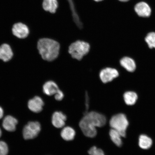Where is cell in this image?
Returning <instances> with one entry per match:
<instances>
[{
    "instance_id": "6da1fadb",
    "label": "cell",
    "mask_w": 155,
    "mask_h": 155,
    "mask_svg": "<svg viewBox=\"0 0 155 155\" xmlns=\"http://www.w3.org/2000/svg\"><path fill=\"white\" fill-rule=\"evenodd\" d=\"M106 118L103 114L96 111L88 112L79 123L81 130L86 136L93 138L97 134V127H102L106 123Z\"/></svg>"
},
{
    "instance_id": "7a4b0ae2",
    "label": "cell",
    "mask_w": 155,
    "mask_h": 155,
    "mask_svg": "<svg viewBox=\"0 0 155 155\" xmlns=\"http://www.w3.org/2000/svg\"><path fill=\"white\" fill-rule=\"evenodd\" d=\"M37 48L42 59L52 61L57 59L59 55L60 45L52 39L42 38L38 41Z\"/></svg>"
},
{
    "instance_id": "3957f363",
    "label": "cell",
    "mask_w": 155,
    "mask_h": 155,
    "mask_svg": "<svg viewBox=\"0 0 155 155\" xmlns=\"http://www.w3.org/2000/svg\"><path fill=\"white\" fill-rule=\"evenodd\" d=\"M90 45L88 42L78 40L69 46L68 52L74 59L81 61L90 51Z\"/></svg>"
},
{
    "instance_id": "277c9868",
    "label": "cell",
    "mask_w": 155,
    "mask_h": 155,
    "mask_svg": "<svg viewBox=\"0 0 155 155\" xmlns=\"http://www.w3.org/2000/svg\"><path fill=\"white\" fill-rule=\"evenodd\" d=\"M110 125L112 129L119 132L122 137L126 136L129 122L124 114H119L112 116L110 120Z\"/></svg>"
},
{
    "instance_id": "5b68a950",
    "label": "cell",
    "mask_w": 155,
    "mask_h": 155,
    "mask_svg": "<svg viewBox=\"0 0 155 155\" xmlns=\"http://www.w3.org/2000/svg\"><path fill=\"white\" fill-rule=\"evenodd\" d=\"M41 129V127L38 122H29L23 129L24 138L28 140L35 138L40 133Z\"/></svg>"
},
{
    "instance_id": "8992f818",
    "label": "cell",
    "mask_w": 155,
    "mask_h": 155,
    "mask_svg": "<svg viewBox=\"0 0 155 155\" xmlns=\"http://www.w3.org/2000/svg\"><path fill=\"white\" fill-rule=\"evenodd\" d=\"M12 31L13 36L20 40L26 39L30 34L28 26L21 22L17 23L13 25Z\"/></svg>"
},
{
    "instance_id": "52a82bcc",
    "label": "cell",
    "mask_w": 155,
    "mask_h": 155,
    "mask_svg": "<svg viewBox=\"0 0 155 155\" xmlns=\"http://www.w3.org/2000/svg\"><path fill=\"white\" fill-rule=\"evenodd\" d=\"M119 75L117 70L112 68H106L101 70L99 74L101 80L104 83L111 82Z\"/></svg>"
},
{
    "instance_id": "ba28073f",
    "label": "cell",
    "mask_w": 155,
    "mask_h": 155,
    "mask_svg": "<svg viewBox=\"0 0 155 155\" xmlns=\"http://www.w3.org/2000/svg\"><path fill=\"white\" fill-rule=\"evenodd\" d=\"M14 57L12 48L7 43H3L0 45V60L3 62L10 61Z\"/></svg>"
},
{
    "instance_id": "9c48e42d",
    "label": "cell",
    "mask_w": 155,
    "mask_h": 155,
    "mask_svg": "<svg viewBox=\"0 0 155 155\" xmlns=\"http://www.w3.org/2000/svg\"><path fill=\"white\" fill-rule=\"evenodd\" d=\"M44 102L40 97L36 96L29 101L28 106L31 111L35 113H39L42 111Z\"/></svg>"
},
{
    "instance_id": "30bf717a",
    "label": "cell",
    "mask_w": 155,
    "mask_h": 155,
    "mask_svg": "<svg viewBox=\"0 0 155 155\" xmlns=\"http://www.w3.org/2000/svg\"><path fill=\"white\" fill-rule=\"evenodd\" d=\"M67 117L66 115L61 111L54 112L52 116V123L57 128H61L64 127Z\"/></svg>"
},
{
    "instance_id": "8fae6325",
    "label": "cell",
    "mask_w": 155,
    "mask_h": 155,
    "mask_svg": "<svg viewBox=\"0 0 155 155\" xmlns=\"http://www.w3.org/2000/svg\"><path fill=\"white\" fill-rule=\"evenodd\" d=\"M59 89L57 83L53 81H47L42 86L44 94L48 96L54 95Z\"/></svg>"
},
{
    "instance_id": "7c38bea8",
    "label": "cell",
    "mask_w": 155,
    "mask_h": 155,
    "mask_svg": "<svg viewBox=\"0 0 155 155\" xmlns=\"http://www.w3.org/2000/svg\"><path fill=\"white\" fill-rule=\"evenodd\" d=\"M135 10L139 16L144 17H148L151 14V9L149 5L144 2L137 3L135 5Z\"/></svg>"
},
{
    "instance_id": "4fadbf2b",
    "label": "cell",
    "mask_w": 155,
    "mask_h": 155,
    "mask_svg": "<svg viewBox=\"0 0 155 155\" xmlns=\"http://www.w3.org/2000/svg\"><path fill=\"white\" fill-rule=\"evenodd\" d=\"M18 123V121L13 116H7L4 118L3 122V127L5 130L12 132L16 129V125Z\"/></svg>"
},
{
    "instance_id": "5bb4252c",
    "label": "cell",
    "mask_w": 155,
    "mask_h": 155,
    "mask_svg": "<svg viewBox=\"0 0 155 155\" xmlns=\"http://www.w3.org/2000/svg\"><path fill=\"white\" fill-rule=\"evenodd\" d=\"M121 65L129 72H132L135 71L136 65L133 59L128 57H124L120 61Z\"/></svg>"
},
{
    "instance_id": "9a60e30c",
    "label": "cell",
    "mask_w": 155,
    "mask_h": 155,
    "mask_svg": "<svg viewBox=\"0 0 155 155\" xmlns=\"http://www.w3.org/2000/svg\"><path fill=\"white\" fill-rule=\"evenodd\" d=\"M70 7L74 21L79 28L82 29L83 28V24L78 14L73 0H67Z\"/></svg>"
},
{
    "instance_id": "2e32d148",
    "label": "cell",
    "mask_w": 155,
    "mask_h": 155,
    "mask_svg": "<svg viewBox=\"0 0 155 155\" xmlns=\"http://www.w3.org/2000/svg\"><path fill=\"white\" fill-rule=\"evenodd\" d=\"M61 136L64 140L67 141H71L74 139L75 136V131L72 127H64L61 133Z\"/></svg>"
},
{
    "instance_id": "e0dca14e",
    "label": "cell",
    "mask_w": 155,
    "mask_h": 155,
    "mask_svg": "<svg viewBox=\"0 0 155 155\" xmlns=\"http://www.w3.org/2000/svg\"><path fill=\"white\" fill-rule=\"evenodd\" d=\"M57 0H43L42 7L45 10L55 13L58 7Z\"/></svg>"
},
{
    "instance_id": "ac0fdd59",
    "label": "cell",
    "mask_w": 155,
    "mask_h": 155,
    "mask_svg": "<svg viewBox=\"0 0 155 155\" xmlns=\"http://www.w3.org/2000/svg\"><path fill=\"white\" fill-rule=\"evenodd\" d=\"M139 145L140 148L148 150L152 144V140L150 137L145 135H141L139 137Z\"/></svg>"
},
{
    "instance_id": "d6986e66",
    "label": "cell",
    "mask_w": 155,
    "mask_h": 155,
    "mask_svg": "<svg viewBox=\"0 0 155 155\" xmlns=\"http://www.w3.org/2000/svg\"><path fill=\"white\" fill-rule=\"evenodd\" d=\"M136 93L132 91L126 92L124 95V98L126 104L128 105H133L135 104L137 99Z\"/></svg>"
},
{
    "instance_id": "ffe728a7",
    "label": "cell",
    "mask_w": 155,
    "mask_h": 155,
    "mask_svg": "<svg viewBox=\"0 0 155 155\" xmlns=\"http://www.w3.org/2000/svg\"><path fill=\"white\" fill-rule=\"evenodd\" d=\"M110 138L116 146L120 147L123 143L121 139V135L120 133L115 129H111L109 132Z\"/></svg>"
},
{
    "instance_id": "44dd1931",
    "label": "cell",
    "mask_w": 155,
    "mask_h": 155,
    "mask_svg": "<svg viewBox=\"0 0 155 155\" xmlns=\"http://www.w3.org/2000/svg\"><path fill=\"white\" fill-rule=\"evenodd\" d=\"M145 41L149 48H155V32L149 33L145 37Z\"/></svg>"
},
{
    "instance_id": "7402d4cb",
    "label": "cell",
    "mask_w": 155,
    "mask_h": 155,
    "mask_svg": "<svg viewBox=\"0 0 155 155\" xmlns=\"http://www.w3.org/2000/svg\"><path fill=\"white\" fill-rule=\"evenodd\" d=\"M89 155H105L101 149L97 148L96 146L92 147L88 151Z\"/></svg>"
},
{
    "instance_id": "603a6c76",
    "label": "cell",
    "mask_w": 155,
    "mask_h": 155,
    "mask_svg": "<svg viewBox=\"0 0 155 155\" xmlns=\"http://www.w3.org/2000/svg\"><path fill=\"white\" fill-rule=\"evenodd\" d=\"M8 153V148L7 143L0 141V155H7Z\"/></svg>"
},
{
    "instance_id": "cb8c5ba5",
    "label": "cell",
    "mask_w": 155,
    "mask_h": 155,
    "mask_svg": "<svg viewBox=\"0 0 155 155\" xmlns=\"http://www.w3.org/2000/svg\"><path fill=\"white\" fill-rule=\"evenodd\" d=\"M54 96L56 100L58 101H61L64 97V94L63 92L59 89L54 95Z\"/></svg>"
},
{
    "instance_id": "d4e9b609",
    "label": "cell",
    "mask_w": 155,
    "mask_h": 155,
    "mask_svg": "<svg viewBox=\"0 0 155 155\" xmlns=\"http://www.w3.org/2000/svg\"><path fill=\"white\" fill-rule=\"evenodd\" d=\"M90 107V98L88 96V93L86 92L85 94V111L84 114H86L88 112V110Z\"/></svg>"
},
{
    "instance_id": "484cf974",
    "label": "cell",
    "mask_w": 155,
    "mask_h": 155,
    "mask_svg": "<svg viewBox=\"0 0 155 155\" xmlns=\"http://www.w3.org/2000/svg\"><path fill=\"white\" fill-rule=\"evenodd\" d=\"M3 110L1 107H0V119L3 117Z\"/></svg>"
},
{
    "instance_id": "4316f807",
    "label": "cell",
    "mask_w": 155,
    "mask_h": 155,
    "mask_svg": "<svg viewBox=\"0 0 155 155\" xmlns=\"http://www.w3.org/2000/svg\"><path fill=\"white\" fill-rule=\"evenodd\" d=\"M119 1L121 2H126L129 1V0H119Z\"/></svg>"
},
{
    "instance_id": "83f0119b",
    "label": "cell",
    "mask_w": 155,
    "mask_h": 155,
    "mask_svg": "<svg viewBox=\"0 0 155 155\" xmlns=\"http://www.w3.org/2000/svg\"><path fill=\"white\" fill-rule=\"evenodd\" d=\"M94 1H95L98 2L101 1H103V0H94Z\"/></svg>"
},
{
    "instance_id": "f1b7e54d",
    "label": "cell",
    "mask_w": 155,
    "mask_h": 155,
    "mask_svg": "<svg viewBox=\"0 0 155 155\" xmlns=\"http://www.w3.org/2000/svg\"><path fill=\"white\" fill-rule=\"evenodd\" d=\"M2 135V131L1 128H0V137H1Z\"/></svg>"
}]
</instances>
